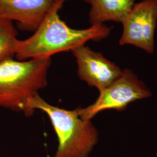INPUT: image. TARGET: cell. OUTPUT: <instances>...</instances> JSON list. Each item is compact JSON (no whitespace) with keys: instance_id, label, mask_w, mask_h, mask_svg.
<instances>
[{"instance_id":"cell-5","label":"cell","mask_w":157,"mask_h":157,"mask_svg":"<svg viewBox=\"0 0 157 157\" xmlns=\"http://www.w3.org/2000/svg\"><path fill=\"white\" fill-rule=\"evenodd\" d=\"M122 24L120 45H134L147 53L154 52L157 0H142L135 3Z\"/></svg>"},{"instance_id":"cell-4","label":"cell","mask_w":157,"mask_h":157,"mask_svg":"<svg viewBox=\"0 0 157 157\" xmlns=\"http://www.w3.org/2000/svg\"><path fill=\"white\" fill-rule=\"evenodd\" d=\"M150 90L128 69L122 70L120 76L112 84L100 91L96 101L88 107L77 108L78 115L84 120L91 121L98 113L108 109L121 111L129 104L151 96Z\"/></svg>"},{"instance_id":"cell-6","label":"cell","mask_w":157,"mask_h":157,"mask_svg":"<svg viewBox=\"0 0 157 157\" xmlns=\"http://www.w3.org/2000/svg\"><path fill=\"white\" fill-rule=\"evenodd\" d=\"M78 65V75L81 80L99 91L107 88L120 76L122 70L104 55L86 45L72 51Z\"/></svg>"},{"instance_id":"cell-1","label":"cell","mask_w":157,"mask_h":157,"mask_svg":"<svg viewBox=\"0 0 157 157\" xmlns=\"http://www.w3.org/2000/svg\"><path fill=\"white\" fill-rule=\"evenodd\" d=\"M65 2L52 8L31 36L18 40L15 52L18 60L51 58L57 53L72 51L91 40L104 39L110 34L112 28L104 24L82 29L69 27L59 15Z\"/></svg>"},{"instance_id":"cell-8","label":"cell","mask_w":157,"mask_h":157,"mask_svg":"<svg viewBox=\"0 0 157 157\" xmlns=\"http://www.w3.org/2000/svg\"><path fill=\"white\" fill-rule=\"evenodd\" d=\"M90 6L91 25L112 21L122 23L135 4V0H83Z\"/></svg>"},{"instance_id":"cell-2","label":"cell","mask_w":157,"mask_h":157,"mask_svg":"<svg viewBox=\"0 0 157 157\" xmlns=\"http://www.w3.org/2000/svg\"><path fill=\"white\" fill-rule=\"evenodd\" d=\"M51 58L0 61V107L32 115L29 101L47 85Z\"/></svg>"},{"instance_id":"cell-3","label":"cell","mask_w":157,"mask_h":157,"mask_svg":"<svg viewBox=\"0 0 157 157\" xmlns=\"http://www.w3.org/2000/svg\"><path fill=\"white\" fill-rule=\"evenodd\" d=\"M28 107L32 115L39 109L50 119L58 141L53 157H89L98 140V132L91 121L80 118L77 108L67 110L51 105L39 93L30 99Z\"/></svg>"},{"instance_id":"cell-7","label":"cell","mask_w":157,"mask_h":157,"mask_svg":"<svg viewBox=\"0 0 157 157\" xmlns=\"http://www.w3.org/2000/svg\"><path fill=\"white\" fill-rule=\"evenodd\" d=\"M67 0H0V19L16 21L18 28L34 32L56 6Z\"/></svg>"},{"instance_id":"cell-9","label":"cell","mask_w":157,"mask_h":157,"mask_svg":"<svg viewBox=\"0 0 157 157\" xmlns=\"http://www.w3.org/2000/svg\"><path fill=\"white\" fill-rule=\"evenodd\" d=\"M17 31L11 21L0 19V61L15 56Z\"/></svg>"}]
</instances>
